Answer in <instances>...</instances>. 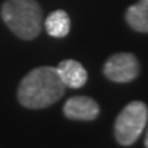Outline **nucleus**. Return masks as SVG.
I'll list each match as a JSON object with an SVG mask.
<instances>
[{
	"label": "nucleus",
	"instance_id": "obj_5",
	"mask_svg": "<svg viewBox=\"0 0 148 148\" xmlns=\"http://www.w3.org/2000/svg\"><path fill=\"white\" fill-rule=\"evenodd\" d=\"M64 115L75 121H93L100 112V107L93 99L88 96L70 97L63 106Z\"/></svg>",
	"mask_w": 148,
	"mask_h": 148
},
{
	"label": "nucleus",
	"instance_id": "obj_2",
	"mask_svg": "<svg viewBox=\"0 0 148 148\" xmlns=\"http://www.w3.org/2000/svg\"><path fill=\"white\" fill-rule=\"evenodd\" d=\"M1 18L22 40H33L41 32L42 10L36 0H7L1 7Z\"/></svg>",
	"mask_w": 148,
	"mask_h": 148
},
{
	"label": "nucleus",
	"instance_id": "obj_3",
	"mask_svg": "<svg viewBox=\"0 0 148 148\" xmlns=\"http://www.w3.org/2000/svg\"><path fill=\"white\" fill-rule=\"evenodd\" d=\"M148 108L143 101H132L119 112L115 119L114 133L121 145H132L147 125Z\"/></svg>",
	"mask_w": 148,
	"mask_h": 148
},
{
	"label": "nucleus",
	"instance_id": "obj_8",
	"mask_svg": "<svg viewBox=\"0 0 148 148\" xmlns=\"http://www.w3.org/2000/svg\"><path fill=\"white\" fill-rule=\"evenodd\" d=\"M45 30L52 37H64L70 32V18L63 10H56L51 12L44 22Z\"/></svg>",
	"mask_w": 148,
	"mask_h": 148
},
{
	"label": "nucleus",
	"instance_id": "obj_1",
	"mask_svg": "<svg viewBox=\"0 0 148 148\" xmlns=\"http://www.w3.org/2000/svg\"><path fill=\"white\" fill-rule=\"evenodd\" d=\"M66 85L51 66L36 67L22 78L18 86V100L26 108H45L64 95Z\"/></svg>",
	"mask_w": 148,
	"mask_h": 148
},
{
	"label": "nucleus",
	"instance_id": "obj_7",
	"mask_svg": "<svg viewBox=\"0 0 148 148\" xmlns=\"http://www.w3.org/2000/svg\"><path fill=\"white\" fill-rule=\"evenodd\" d=\"M126 21L137 32L148 33V0H138L126 11Z\"/></svg>",
	"mask_w": 148,
	"mask_h": 148
},
{
	"label": "nucleus",
	"instance_id": "obj_9",
	"mask_svg": "<svg viewBox=\"0 0 148 148\" xmlns=\"http://www.w3.org/2000/svg\"><path fill=\"white\" fill-rule=\"evenodd\" d=\"M144 144H145V148H148V130L147 134H145V138H144Z\"/></svg>",
	"mask_w": 148,
	"mask_h": 148
},
{
	"label": "nucleus",
	"instance_id": "obj_6",
	"mask_svg": "<svg viewBox=\"0 0 148 148\" xmlns=\"http://www.w3.org/2000/svg\"><path fill=\"white\" fill-rule=\"evenodd\" d=\"M56 71H58L62 82L66 86H70L74 89L84 86L86 79H88V73L84 69V66L77 60H73V59L62 60L58 64Z\"/></svg>",
	"mask_w": 148,
	"mask_h": 148
},
{
	"label": "nucleus",
	"instance_id": "obj_4",
	"mask_svg": "<svg viewBox=\"0 0 148 148\" xmlns=\"http://www.w3.org/2000/svg\"><path fill=\"white\" fill-rule=\"evenodd\" d=\"M104 74L114 82H130L138 75L137 58L127 52L115 53L104 64Z\"/></svg>",
	"mask_w": 148,
	"mask_h": 148
}]
</instances>
